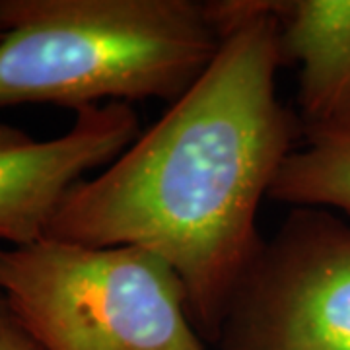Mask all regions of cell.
Segmentation results:
<instances>
[{"mask_svg":"<svg viewBox=\"0 0 350 350\" xmlns=\"http://www.w3.org/2000/svg\"><path fill=\"white\" fill-rule=\"evenodd\" d=\"M0 107L177 101L222 43L211 0H0Z\"/></svg>","mask_w":350,"mask_h":350,"instance_id":"obj_2","label":"cell"},{"mask_svg":"<svg viewBox=\"0 0 350 350\" xmlns=\"http://www.w3.org/2000/svg\"><path fill=\"white\" fill-rule=\"evenodd\" d=\"M282 64H300L301 138L350 131V0H273Z\"/></svg>","mask_w":350,"mask_h":350,"instance_id":"obj_6","label":"cell"},{"mask_svg":"<svg viewBox=\"0 0 350 350\" xmlns=\"http://www.w3.org/2000/svg\"><path fill=\"white\" fill-rule=\"evenodd\" d=\"M0 296L45 350H206L174 267L133 245L0 247Z\"/></svg>","mask_w":350,"mask_h":350,"instance_id":"obj_3","label":"cell"},{"mask_svg":"<svg viewBox=\"0 0 350 350\" xmlns=\"http://www.w3.org/2000/svg\"><path fill=\"white\" fill-rule=\"evenodd\" d=\"M269 199L340 211L350 218V131L301 138L282 163Z\"/></svg>","mask_w":350,"mask_h":350,"instance_id":"obj_7","label":"cell"},{"mask_svg":"<svg viewBox=\"0 0 350 350\" xmlns=\"http://www.w3.org/2000/svg\"><path fill=\"white\" fill-rule=\"evenodd\" d=\"M220 350H350V222L292 206L230 300Z\"/></svg>","mask_w":350,"mask_h":350,"instance_id":"obj_4","label":"cell"},{"mask_svg":"<svg viewBox=\"0 0 350 350\" xmlns=\"http://www.w3.org/2000/svg\"><path fill=\"white\" fill-rule=\"evenodd\" d=\"M2 304H4V300H2V296H0V308H2Z\"/></svg>","mask_w":350,"mask_h":350,"instance_id":"obj_11","label":"cell"},{"mask_svg":"<svg viewBox=\"0 0 350 350\" xmlns=\"http://www.w3.org/2000/svg\"><path fill=\"white\" fill-rule=\"evenodd\" d=\"M140 135L131 103H103L76 111L57 138L27 133L0 140V239L25 247L45 239L68 193L94 170H103Z\"/></svg>","mask_w":350,"mask_h":350,"instance_id":"obj_5","label":"cell"},{"mask_svg":"<svg viewBox=\"0 0 350 350\" xmlns=\"http://www.w3.org/2000/svg\"><path fill=\"white\" fill-rule=\"evenodd\" d=\"M22 133H24L22 129H16V126H10V125H0V140L18 137V135H22Z\"/></svg>","mask_w":350,"mask_h":350,"instance_id":"obj_9","label":"cell"},{"mask_svg":"<svg viewBox=\"0 0 350 350\" xmlns=\"http://www.w3.org/2000/svg\"><path fill=\"white\" fill-rule=\"evenodd\" d=\"M0 350H45L16 321L6 304L0 308Z\"/></svg>","mask_w":350,"mask_h":350,"instance_id":"obj_8","label":"cell"},{"mask_svg":"<svg viewBox=\"0 0 350 350\" xmlns=\"http://www.w3.org/2000/svg\"><path fill=\"white\" fill-rule=\"evenodd\" d=\"M211 8L222 31L213 63L107 167L68 193L45 238L156 253L183 280L197 333L216 342L265 239L259 206L301 129L276 96L282 57L273 0H211Z\"/></svg>","mask_w":350,"mask_h":350,"instance_id":"obj_1","label":"cell"},{"mask_svg":"<svg viewBox=\"0 0 350 350\" xmlns=\"http://www.w3.org/2000/svg\"><path fill=\"white\" fill-rule=\"evenodd\" d=\"M8 31V27H6V24H4V20H2V14H0V39L4 38V33Z\"/></svg>","mask_w":350,"mask_h":350,"instance_id":"obj_10","label":"cell"}]
</instances>
